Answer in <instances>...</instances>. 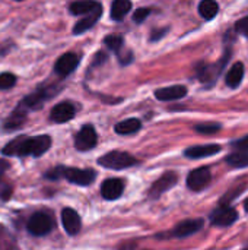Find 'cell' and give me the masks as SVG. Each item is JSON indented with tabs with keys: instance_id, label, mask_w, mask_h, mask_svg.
Segmentation results:
<instances>
[{
	"instance_id": "2e32d148",
	"label": "cell",
	"mask_w": 248,
	"mask_h": 250,
	"mask_svg": "<svg viewBox=\"0 0 248 250\" xmlns=\"http://www.w3.org/2000/svg\"><path fill=\"white\" fill-rule=\"evenodd\" d=\"M187 94V88L183 85H172V86H167L162 89H158L155 92L156 98L161 101H177L183 97H186Z\"/></svg>"
},
{
	"instance_id": "3957f363",
	"label": "cell",
	"mask_w": 248,
	"mask_h": 250,
	"mask_svg": "<svg viewBox=\"0 0 248 250\" xmlns=\"http://www.w3.org/2000/svg\"><path fill=\"white\" fill-rule=\"evenodd\" d=\"M102 167L105 168H111V170H124L129 168L134 164H137V160L130 155L129 152H123V151H113L108 152L105 155H102L98 161Z\"/></svg>"
},
{
	"instance_id": "30bf717a",
	"label": "cell",
	"mask_w": 248,
	"mask_h": 250,
	"mask_svg": "<svg viewBox=\"0 0 248 250\" xmlns=\"http://www.w3.org/2000/svg\"><path fill=\"white\" fill-rule=\"evenodd\" d=\"M61 223H63V227H64L66 233L70 234V236H75V234H77L80 231V227H82L80 217L72 208L63 209V212H61Z\"/></svg>"
},
{
	"instance_id": "4dcf8cb0",
	"label": "cell",
	"mask_w": 248,
	"mask_h": 250,
	"mask_svg": "<svg viewBox=\"0 0 248 250\" xmlns=\"http://www.w3.org/2000/svg\"><path fill=\"white\" fill-rule=\"evenodd\" d=\"M164 34H167V28H162V29H159V31H155V32H152V35H151V40L152 41H158Z\"/></svg>"
},
{
	"instance_id": "7a4b0ae2",
	"label": "cell",
	"mask_w": 248,
	"mask_h": 250,
	"mask_svg": "<svg viewBox=\"0 0 248 250\" xmlns=\"http://www.w3.org/2000/svg\"><path fill=\"white\" fill-rule=\"evenodd\" d=\"M50 180H58L60 177H64L73 185L79 186H88L95 180V171L94 170H80V168H66V167H56L51 171L45 174Z\"/></svg>"
},
{
	"instance_id": "ba28073f",
	"label": "cell",
	"mask_w": 248,
	"mask_h": 250,
	"mask_svg": "<svg viewBox=\"0 0 248 250\" xmlns=\"http://www.w3.org/2000/svg\"><path fill=\"white\" fill-rule=\"evenodd\" d=\"M212 176H210V170L208 167H200V168H196L193 170L189 177H187V186L189 189L197 192V190H202L203 188H206L210 182Z\"/></svg>"
},
{
	"instance_id": "4316f807",
	"label": "cell",
	"mask_w": 248,
	"mask_h": 250,
	"mask_svg": "<svg viewBox=\"0 0 248 250\" xmlns=\"http://www.w3.org/2000/svg\"><path fill=\"white\" fill-rule=\"evenodd\" d=\"M221 129V125H200V126H196V132L202 133V135H213L216 133L218 130Z\"/></svg>"
},
{
	"instance_id": "7c38bea8",
	"label": "cell",
	"mask_w": 248,
	"mask_h": 250,
	"mask_svg": "<svg viewBox=\"0 0 248 250\" xmlns=\"http://www.w3.org/2000/svg\"><path fill=\"white\" fill-rule=\"evenodd\" d=\"M51 97V92L47 88H39L38 91H35L31 95H26L25 100L20 103L22 107H25L26 110H38L44 105V103Z\"/></svg>"
},
{
	"instance_id": "e0dca14e",
	"label": "cell",
	"mask_w": 248,
	"mask_h": 250,
	"mask_svg": "<svg viewBox=\"0 0 248 250\" xmlns=\"http://www.w3.org/2000/svg\"><path fill=\"white\" fill-rule=\"evenodd\" d=\"M101 13H102V7H101V4H99L96 9H94L92 12H89L85 18H82V19L75 25L73 32H75V34H83V32H86L88 29H91V28L94 26V23L99 19Z\"/></svg>"
},
{
	"instance_id": "cb8c5ba5",
	"label": "cell",
	"mask_w": 248,
	"mask_h": 250,
	"mask_svg": "<svg viewBox=\"0 0 248 250\" xmlns=\"http://www.w3.org/2000/svg\"><path fill=\"white\" fill-rule=\"evenodd\" d=\"M227 163L231 167L235 168H244L248 167V151H240L238 152H232L227 157Z\"/></svg>"
},
{
	"instance_id": "484cf974",
	"label": "cell",
	"mask_w": 248,
	"mask_h": 250,
	"mask_svg": "<svg viewBox=\"0 0 248 250\" xmlns=\"http://www.w3.org/2000/svg\"><path fill=\"white\" fill-rule=\"evenodd\" d=\"M16 83V76L9 72L0 73V89H9Z\"/></svg>"
},
{
	"instance_id": "83f0119b",
	"label": "cell",
	"mask_w": 248,
	"mask_h": 250,
	"mask_svg": "<svg viewBox=\"0 0 248 250\" xmlns=\"http://www.w3.org/2000/svg\"><path fill=\"white\" fill-rule=\"evenodd\" d=\"M234 31H237V32H238V34H241V35H246V37H248V16L247 18L240 19V21L235 23Z\"/></svg>"
},
{
	"instance_id": "d6986e66",
	"label": "cell",
	"mask_w": 248,
	"mask_h": 250,
	"mask_svg": "<svg viewBox=\"0 0 248 250\" xmlns=\"http://www.w3.org/2000/svg\"><path fill=\"white\" fill-rule=\"evenodd\" d=\"M244 78V64L241 62H237L227 75V85L229 88H237Z\"/></svg>"
},
{
	"instance_id": "4fadbf2b",
	"label": "cell",
	"mask_w": 248,
	"mask_h": 250,
	"mask_svg": "<svg viewBox=\"0 0 248 250\" xmlns=\"http://www.w3.org/2000/svg\"><path fill=\"white\" fill-rule=\"evenodd\" d=\"M123 190H124V182L121 179H108L101 186V193L108 201L118 199L123 195Z\"/></svg>"
},
{
	"instance_id": "ffe728a7",
	"label": "cell",
	"mask_w": 248,
	"mask_h": 250,
	"mask_svg": "<svg viewBox=\"0 0 248 250\" xmlns=\"http://www.w3.org/2000/svg\"><path fill=\"white\" fill-rule=\"evenodd\" d=\"M132 1L130 0H114L111 6V18L114 21H121L130 12Z\"/></svg>"
},
{
	"instance_id": "9c48e42d",
	"label": "cell",
	"mask_w": 248,
	"mask_h": 250,
	"mask_svg": "<svg viewBox=\"0 0 248 250\" xmlns=\"http://www.w3.org/2000/svg\"><path fill=\"white\" fill-rule=\"evenodd\" d=\"M77 64H79V56L75 54V53H66L57 60V63L54 66V70H56V73L58 76L64 78V76L70 75L77 67Z\"/></svg>"
},
{
	"instance_id": "1f68e13d",
	"label": "cell",
	"mask_w": 248,
	"mask_h": 250,
	"mask_svg": "<svg viewBox=\"0 0 248 250\" xmlns=\"http://www.w3.org/2000/svg\"><path fill=\"white\" fill-rule=\"evenodd\" d=\"M7 168H9V163H7L6 160H3V158H1V160H0V179H1V176L6 173V170H7Z\"/></svg>"
},
{
	"instance_id": "f1b7e54d",
	"label": "cell",
	"mask_w": 248,
	"mask_h": 250,
	"mask_svg": "<svg viewBox=\"0 0 248 250\" xmlns=\"http://www.w3.org/2000/svg\"><path fill=\"white\" fill-rule=\"evenodd\" d=\"M149 12H151L149 9H139V10H136V12H134V15H133V21H134V22H137V23L143 22V21L148 18Z\"/></svg>"
},
{
	"instance_id": "5b68a950",
	"label": "cell",
	"mask_w": 248,
	"mask_h": 250,
	"mask_svg": "<svg viewBox=\"0 0 248 250\" xmlns=\"http://www.w3.org/2000/svg\"><path fill=\"white\" fill-rule=\"evenodd\" d=\"M96 142H98V136H96L95 129L91 125L83 126L75 138V146L79 151H89L95 148Z\"/></svg>"
},
{
	"instance_id": "52a82bcc",
	"label": "cell",
	"mask_w": 248,
	"mask_h": 250,
	"mask_svg": "<svg viewBox=\"0 0 248 250\" xmlns=\"http://www.w3.org/2000/svg\"><path fill=\"white\" fill-rule=\"evenodd\" d=\"M178 177L175 173H165L162 174L153 185L152 188L149 189V198L151 199H158L162 193H165L168 189L174 188L175 183H177Z\"/></svg>"
},
{
	"instance_id": "8fae6325",
	"label": "cell",
	"mask_w": 248,
	"mask_h": 250,
	"mask_svg": "<svg viewBox=\"0 0 248 250\" xmlns=\"http://www.w3.org/2000/svg\"><path fill=\"white\" fill-rule=\"evenodd\" d=\"M75 105L70 103H60L54 105V108L50 113V120L54 123H66L75 117Z\"/></svg>"
},
{
	"instance_id": "44dd1931",
	"label": "cell",
	"mask_w": 248,
	"mask_h": 250,
	"mask_svg": "<svg viewBox=\"0 0 248 250\" xmlns=\"http://www.w3.org/2000/svg\"><path fill=\"white\" fill-rule=\"evenodd\" d=\"M98 6H99V3H96L94 0H77L70 4V12L73 15H88Z\"/></svg>"
},
{
	"instance_id": "d4e9b609",
	"label": "cell",
	"mask_w": 248,
	"mask_h": 250,
	"mask_svg": "<svg viewBox=\"0 0 248 250\" xmlns=\"http://www.w3.org/2000/svg\"><path fill=\"white\" fill-rule=\"evenodd\" d=\"M104 42L110 50H113L115 53H120V50L123 47V38L120 35H108V37H105Z\"/></svg>"
},
{
	"instance_id": "9a60e30c",
	"label": "cell",
	"mask_w": 248,
	"mask_h": 250,
	"mask_svg": "<svg viewBox=\"0 0 248 250\" xmlns=\"http://www.w3.org/2000/svg\"><path fill=\"white\" fill-rule=\"evenodd\" d=\"M221 151V146L216 144H209V145H196L184 151V155L191 160H199V158H206L218 154Z\"/></svg>"
},
{
	"instance_id": "603a6c76",
	"label": "cell",
	"mask_w": 248,
	"mask_h": 250,
	"mask_svg": "<svg viewBox=\"0 0 248 250\" xmlns=\"http://www.w3.org/2000/svg\"><path fill=\"white\" fill-rule=\"evenodd\" d=\"M218 12H219V6L215 0H202L199 4V13L208 21L213 19L218 15Z\"/></svg>"
},
{
	"instance_id": "836d02e7",
	"label": "cell",
	"mask_w": 248,
	"mask_h": 250,
	"mask_svg": "<svg viewBox=\"0 0 248 250\" xmlns=\"http://www.w3.org/2000/svg\"><path fill=\"white\" fill-rule=\"evenodd\" d=\"M244 208H246V211H247V212H248V199H247V201H246V202H244Z\"/></svg>"
},
{
	"instance_id": "8992f818",
	"label": "cell",
	"mask_w": 248,
	"mask_h": 250,
	"mask_svg": "<svg viewBox=\"0 0 248 250\" xmlns=\"http://www.w3.org/2000/svg\"><path fill=\"white\" fill-rule=\"evenodd\" d=\"M238 220V214L235 209L229 208L228 205H221L218 209H215L210 215V221L213 226L218 227H229Z\"/></svg>"
},
{
	"instance_id": "7402d4cb",
	"label": "cell",
	"mask_w": 248,
	"mask_h": 250,
	"mask_svg": "<svg viewBox=\"0 0 248 250\" xmlns=\"http://www.w3.org/2000/svg\"><path fill=\"white\" fill-rule=\"evenodd\" d=\"M142 127V122L137 119H127L120 122L114 129L118 135H132L134 132H137Z\"/></svg>"
},
{
	"instance_id": "f546056e",
	"label": "cell",
	"mask_w": 248,
	"mask_h": 250,
	"mask_svg": "<svg viewBox=\"0 0 248 250\" xmlns=\"http://www.w3.org/2000/svg\"><path fill=\"white\" fill-rule=\"evenodd\" d=\"M232 145H234V148H237V149H240V151H248V136L243 138V139L235 141Z\"/></svg>"
},
{
	"instance_id": "5bb4252c",
	"label": "cell",
	"mask_w": 248,
	"mask_h": 250,
	"mask_svg": "<svg viewBox=\"0 0 248 250\" xmlns=\"http://www.w3.org/2000/svg\"><path fill=\"white\" fill-rule=\"evenodd\" d=\"M202 226H203L202 220H187V221L177 224L174 227V230L171 231V236L175 239H183V237H187V236L197 233L202 229Z\"/></svg>"
},
{
	"instance_id": "6da1fadb",
	"label": "cell",
	"mask_w": 248,
	"mask_h": 250,
	"mask_svg": "<svg viewBox=\"0 0 248 250\" xmlns=\"http://www.w3.org/2000/svg\"><path fill=\"white\" fill-rule=\"evenodd\" d=\"M51 146V138L47 135L41 136H19L13 141H10L3 149V155H18V157H25V155H32V157H39L44 152H47Z\"/></svg>"
},
{
	"instance_id": "ac0fdd59",
	"label": "cell",
	"mask_w": 248,
	"mask_h": 250,
	"mask_svg": "<svg viewBox=\"0 0 248 250\" xmlns=\"http://www.w3.org/2000/svg\"><path fill=\"white\" fill-rule=\"evenodd\" d=\"M26 108L22 107L20 104L13 110V113L6 119L3 127L7 129V130H15V129H19L20 126H23L25 120H26Z\"/></svg>"
},
{
	"instance_id": "277c9868",
	"label": "cell",
	"mask_w": 248,
	"mask_h": 250,
	"mask_svg": "<svg viewBox=\"0 0 248 250\" xmlns=\"http://www.w3.org/2000/svg\"><path fill=\"white\" fill-rule=\"evenodd\" d=\"M53 227H54V221L45 212H37L28 221V231L32 236H38V237L48 234L53 230Z\"/></svg>"
},
{
	"instance_id": "d6a6232c",
	"label": "cell",
	"mask_w": 248,
	"mask_h": 250,
	"mask_svg": "<svg viewBox=\"0 0 248 250\" xmlns=\"http://www.w3.org/2000/svg\"><path fill=\"white\" fill-rule=\"evenodd\" d=\"M105 60H107V56L104 53H98L94 60V64H101V62H105Z\"/></svg>"
}]
</instances>
